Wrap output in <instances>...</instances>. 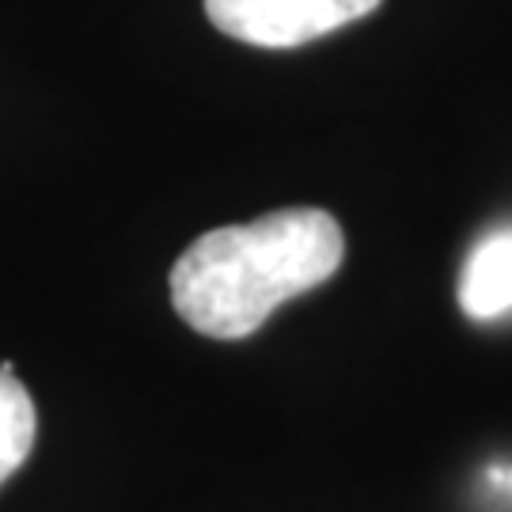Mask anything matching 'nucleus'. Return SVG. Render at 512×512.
<instances>
[{
    "label": "nucleus",
    "instance_id": "f257e3e1",
    "mask_svg": "<svg viewBox=\"0 0 512 512\" xmlns=\"http://www.w3.org/2000/svg\"><path fill=\"white\" fill-rule=\"evenodd\" d=\"M342 258L346 236L327 209H277L194 239L171 266V304L186 327L236 342L338 274Z\"/></svg>",
    "mask_w": 512,
    "mask_h": 512
},
{
    "label": "nucleus",
    "instance_id": "20e7f679",
    "mask_svg": "<svg viewBox=\"0 0 512 512\" xmlns=\"http://www.w3.org/2000/svg\"><path fill=\"white\" fill-rule=\"evenodd\" d=\"M35 448V403L16 380L12 365H0V486L16 475Z\"/></svg>",
    "mask_w": 512,
    "mask_h": 512
},
{
    "label": "nucleus",
    "instance_id": "f03ea898",
    "mask_svg": "<svg viewBox=\"0 0 512 512\" xmlns=\"http://www.w3.org/2000/svg\"><path fill=\"white\" fill-rule=\"evenodd\" d=\"M380 0H205L213 27L262 50H293L376 12Z\"/></svg>",
    "mask_w": 512,
    "mask_h": 512
},
{
    "label": "nucleus",
    "instance_id": "7ed1b4c3",
    "mask_svg": "<svg viewBox=\"0 0 512 512\" xmlns=\"http://www.w3.org/2000/svg\"><path fill=\"white\" fill-rule=\"evenodd\" d=\"M459 308L471 319H497L512 311V228L478 239L459 274Z\"/></svg>",
    "mask_w": 512,
    "mask_h": 512
}]
</instances>
